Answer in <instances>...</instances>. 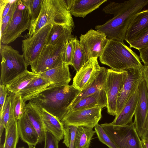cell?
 I'll return each instance as SVG.
<instances>
[{
	"mask_svg": "<svg viewBox=\"0 0 148 148\" xmlns=\"http://www.w3.org/2000/svg\"><path fill=\"white\" fill-rule=\"evenodd\" d=\"M15 0H0V20L5 17L9 12L12 4Z\"/></svg>",
	"mask_w": 148,
	"mask_h": 148,
	"instance_id": "cell-40",
	"label": "cell"
},
{
	"mask_svg": "<svg viewBox=\"0 0 148 148\" xmlns=\"http://www.w3.org/2000/svg\"><path fill=\"white\" fill-rule=\"evenodd\" d=\"M21 0L29 11L32 25L35 22L39 16L43 0Z\"/></svg>",
	"mask_w": 148,
	"mask_h": 148,
	"instance_id": "cell-32",
	"label": "cell"
},
{
	"mask_svg": "<svg viewBox=\"0 0 148 148\" xmlns=\"http://www.w3.org/2000/svg\"><path fill=\"white\" fill-rule=\"evenodd\" d=\"M139 98V88L134 93L124 108L111 123L116 125H126L132 122Z\"/></svg>",
	"mask_w": 148,
	"mask_h": 148,
	"instance_id": "cell-23",
	"label": "cell"
},
{
	"mask_svg": "<svg viewBox=\"0 0 148 148\" xmlns=\"http://www.w3.org/2000/svg\"><path fill=\"white\" fill-rule=\"evenodd\" d=\"M66 43L44 46L38 57L30 64L34 73L40 75L57 66L62 61Z\"/></svg>",
	"mask_w": 148,
	"mask_h": 148,
	"instance_id": "cell-8",
	"label": "cell"
},
{
	"mask_svg": "<svg viewBox=\"0 0 148 148\" xmlns=\"http://www.w3.org/2000/svg\"><path fill=\"white\" fill-rule=\"evenodd\" d=\"M40 75L53 83L55 87L69 85L71 80L69 65L63 61Z\"/></svg>",
	"mask_w": 148,
	"mask_h": 148,
	"instance_id": "cell-18",
	"label": "cell"
},
{
	"mask_svg": "<svg viewBox=\"0 0 148 148\" xmlns=\"http://www.w3.org/2000/svg\"><path fill=\"white\" fill-rule=\"evenodd\" d=\"M127 75V70L107 69L104 88L107 97V112L110 115H117L118 98Z\"/></svg>",
	"mask_w": 148,
	"mask_h": 148,
	"instance_id": "cell-7",
	"label": "cell"
},
{
	"mask_svg": "<svg viewBox=\"0 0 148 148\" xmlns=\"http://www.w3.org/2000/svg\"><path fill=\"white\" fill-rule=\"evenodd\" d=\"M81 91L72 85L54 86L43 91L31 100L61 121Z\"/></svg>",
	"mask_w": 148,
	"mask_h": 148,
	"instance_id": "cell-1",
	"label": "cell"
},
{
	"mask_svg": "<svg viewBox=\"0 0 148 148\" xmlns=\"http://www.w3.org/2000/svg\"><path fill=\"white\" fill-rule=\"evenodd\" d=\"M130 48L138 50L148 47V28L139 36L134 41L129 43Z\"/></svg>",
	"mask_w": 148,
	"mask_h": 148,
	"instance_id": "cell-37",
	"label": "cell"
},
{
	"mask_svg": "<svg viewBox=\"0 0 148 148\" xmlns=\"http://www.w3.org/2000/svg\"><path fill=\"white\" fill-rule=\"evenodd\" d=\"M108 39L99 57L102 64L118 70L143 68L139 57L124 42Z\"/></svg>",
	"mask_w": 148,
	"mask_h": 148,
	"instance_id": "cell-4",
	"label": "cell"
},
{
	"mask_svg": "<svg viewBox=\"0 0 148 148\" xmlns=\"http://www.w3.org/2000/svg\"><path fill=\"white\" fill-rule=\"evenodd\" d=\"M74 38L66 42L63 56L62 61L69 65H72L71 62L73 53Z\"/></svg>",
	"mask_w": 148,
	"mask_h": 148,
	"instance_id": "cell-38",
	"label": "cell"
},
{
	"mask_svg": "<svg viewBox=\"0 0 148 148\" xmlns=\"http://www.w3.org/2000/svg\"><path fill=\"white\" fill-rule=\"evenodd\" d=\"M143 69L144 79L148 91V64L143 65Z\"/></svg>",
	"mask_w": 148,
	"mask_h": 148,
	"instance_id": "cell-43",
	"label": "cell"
},
{
	"mask_svg": "<svg viewBox=\"0 0 148 148\" xmlns=\"http://www.w3.org/2000/svg\"><path fill=\"white\" fill-rule=\"evenodd\" d=\"M54 86L53 83L39 75L17 94L25 102L32 100L45 90Z\"/></svg>",
	"mask_w": 148,
	"mask_h": 148,
	"instance_id": "cell-16",
	"label": "cell"
},
{
	"mask_svg": "<svg viewBox=\"0 0 148 148\" xmlns=\"http://www.w3.org/2000/svg\"><path fill=\"white\" fill-rule=\"evenodd\" d=\"M148 28V9L134 16L126 31L125 40L128 44L135 40Z\"/></svg>",
	"mask_w": 148,
	"mask_h": 148,
	"instance_id": "cell-17",
	"label": "cell"
},
{
	"mask_svg": "<svg viewBox=\"0 0 148 148\" xmlns=\"http://www.w3.org/2000/svg\"><path fill=\"white\" fill-rule=\"evenodd\" d=\"M17 122V120L13 118L6 127L4 148H16L20 137Z\"/></svg>",
	"mask_w": 148,
	"mask_h": 148,
	"instance_id": "cell-28",
	"label": "cell"
},
{
	"mask_svg": "<svg viewBox=\"0 0 148 148\" xmlns=\"http://www.w3.org/2000/svg\"><path fill=\"white\" fill-rule=\"evenodd\" d=\"M141 140L143 148H148V141L144 139Z\"/></svg>",
	"mask_w": 148,
	"mask_h": 148,
	"instance_id": "cell-44",
	"label": "cell"
},
{
	"mask_svg": "<svg viewBox=\"0 0 148 148\" xmlns=\"http://www.w3.org/2000/svg\"><path fill=\"white\" fill-rule=\"evenodd\" d=\"M141 138L148 141V129L146 131L144 134Z\"/></svg>",
	"mask_w": 148,
	"mask_h": 148,
	"instance_id": "cell-45",
	"label": "cell"
},
{
	"mask_svg": "<svg viewBox=\"0 0 148 148\" xmlns=\"http://www.w3.org/2000/svg\"><path fill=\"white\" fill-rule=\"evenodd\" d=\"M44 148H59L58 141L55 136L48 131H46Z\"/></svg>",
	"mask_w": 148,
	"mask_h": 148,
	"instance_id": "cell-39",
	"label": "cell"
},
{
	"mask_svg": "<svg viewBox=\"0 0 148 148\" xmlns=\"http://www.w3.org/2000/svg\"><path fill=\"white\" fill-rule=\"evenodd\" d=\"M81 46L87 60L93 57H99L108 41L103 33L90 29L79 37Z\"/></svg>",
	"mask_w": 148,
	"mask_h": 148,
	"instance_id": "cell-12",
	"label": "cell"
},
{
	"mask_svg": "<svg viewBox=\"0 0 148 148\" xmlns=\"http://www.w3.org/2000/svg\"><path fill=\"white\" fill-rule=\"evenodd\" d=\"M8 94L5 86L0 84V113L2 112L4 104Z\"/></svg>",
	"mask_w": 148,
	"mask_h": 148,
	"instance_id": "cell-41",
	"label": "cell"
},
{
	"mask_svg": "<svg viewBox=\"0 0 148 148\" xmlns=\"http://www.w3.org/2000/svg\"><path fill=\"white\" fill-rule=\"evenodd\" d=\"M97 57L91 58L76 72L72 85L82 91L93 82L100 72L101 67L98 63Z\"/></svg>",
	"mask_w": 148,
	"mask_h": 148,
	"instance_id": "cell-14",
	"label": "cell"
},
{
	"mask_svg": "<svg viewBox=\"0 0 148 148\" xmlns=\"http://www.w3.org/2000/svg\"><path fill=\"white\" fill-rule=\"evenodd\" d=\"M25 148L24 147H19V148Z\"/></svg>",
	"mask_w": 148,
	"mask_h": 148,
	"instance_id": "cell-49",
	"label": "cell"
},
{
	"mask_svg": "<svg viewBox=\"0 0 148 148\" xmlns=\"http://www.w3.org/2000/svg\"><path fill=\"white\" fill-rule=\"evenodd\" d=\"M18 4V0H15L12 4L8 13L1 20V36L3 34L11 23Z\"/></svg>",
	"mask_w": 148,
	"mask_h": 148,
	"instance_id": "cell-36",
	"label": "cell"
},
{
	"mask_svg": "<svg viewBox=\"0 0 148 148\" xmlns=\"http://www.w3.org/2000/svg\"><path fill=\"white\" fill-rule=\"evenodd\" d=\"M73 50L71 64L76 72L88 61L81 46L79 40L76 37L73 40Z\"/></svg>",
	"mask_w": 148,
	"mask_h": 148,
	"instance_id": "cell-30",
	"label": "cell"
},
{
	"mask_svg": "<svg viewBox=\"0 0 148 148\" xmlns=\"http://www.w3.org/2000/svg\"><path fill=\"white\" fill-rule=\"evenodd\" d=\"M72 28L67 25H54L52 27L47 38L46 45L66 43L75 38L72 34Z\"/></svg>",
	"mask_w": 148,
	"mask_h": 148,
	"instance_id": "cell-22",
	"label": "cell"
},
{
	"mask_svg": "<svg viewBox=\"0 0 148 148\" xmlns=\"http://www.w3.org/2000/svg\"><path fill=\"white\" fill-rule=\"evenodd\" d=\"M31 26V21L28 9L26 8L24 10H20L17 7L11 23L1 36V43L7 45L12 42L21 36L22 33L26 30L29 31Z\"/></svg>",
	"mask_w": 148,
	"mask_h": 148,
	"instance_id": "cell-10",
	"label": "cell"
},
{
	"mask_svg": "<svg viewBox=\"0 0 148 148\" xmlns=\"http://www.w3.org/2000/svg\"><path fill=\"white\" fill-rule=\"evenodd\" d=\"M26 104L20 95L15 94L13 106V115L14 119L18 120L25 112Z\"/></svg>",
	"mask_w": 148,
	"mask_h": 148,
	"instance_id": "cell-34",
	"label": "cell"
},
{
	"mask_svg": "<svg viewBox=\"0 0 148 148\" xmlns=\"http://www.w3.org/2000/svg\"><path fill=\"white\" fill-rule=\"evenodd\" d=\"M15 94L9 93L4 104L2 112L0 113V120L3 122L5 129L10 120L14 118L13 106Z\"/></svg>",
	"mask_w": 148,
	"mask_h": 148,
	"instance_id": "cell-31",
	"label": "cell"
},
{
	"mask_svg": "<svg viewBox=\"0 0 148 148\" xmlns=\"http://www.w3.org/2000/svg\"><path fill=\"white\" fill-rule=\"evenodd\" d=\"M107 0H66L72 15L84 18L99 8Z\"/></svg>",
	"mask_w": 148,
	"mask_h": 148,
	"instance_id": "cell-19",
	"label": "cell"
},
{
	"mask_svg": "<svg viewBox=\"0 0 148 148\" xmlns=\"http://www.w3.org/2000/svg\"><path fill=\"white\" fill-rule=\"evenodd\" d=\"M0 53V84L5 86L19 74L27 70L28 66L23 55L10 46L1 44Z\"/></svg>",
	"mask_w": 148,
	"mask_h": 148,
	"instance_id": "cell-5",
	"label": "cell"
},
{
	"mask_svg": "<svg viewBox=\"0 0 148 148\" xmlns=\"http://www.w3.org/2000/svg\"><path fill=\"white\" fill-rule=\"evenodd\" d=\"M101 125L117 148H143L134 122L123 125L111 123Z\"/></svg>",
	"mask_w": 148,
	"mask_h": 148,
	"instance_id": "cell-6",
	"label": "cell"
},
{
	"mask_svg": "<svg viewBox=\"0 0 148 148\" xmlns=\"http://www.w3.org/2000/svg\"><path fill=\"white\" fill-rule=\"evenodd\" d=\"M49 25H67L74 28V23L66 0H43L39 16L31 25L27 38Z\"/></svg>",
	"mask_w": 148,
	"mask_h": 148,
	"instance_id": "cell-3",
	"label": "cell"
},
{
	"mask_svg": "<svg viewBox=\"0 0 148 148\" xmlns=\"http://www.w3.org/2000/svg\"><path fill=\"white\" fill-rule=\"evenodd\" d=\"M138 51L140 53V58L144 64H148V47Z\"/></svg>",
	"mask_w": 148,
	"mask_h": 148,
	"instance_id": "cell-42",
	"label": "cell"
},
{
	"mask_svg": "<svg viewBox=\"0 0 148 148\" xmlns=\"http://www.w3.org/2000/svg\"><path fill=\"white\" fill-rule=\"evenodd\" d=\"M38 75L27 70L9 82L5 86L9 93L17 94Z\"/></svg>",
	"mask_w": 148,
	"mask_h": 148,
	"instance_id": "cell-27",
	"label": "cell"
},
{
	"mask_svg": "<svg viewBox=\"0 0 148 148\" xmlns=\"http://www.w3.org/2000/svg\"><path fill=\"white\" fill-rule=\"evenodd\" d=\"M95 133L92 128L83 126L78 127L74 148H89L91 140Z\"/></svg>",
	"mask_w": 148,
	"mask_h": 148,
	"instance_id": "cell-29",
	"label": "cell"
},
{
	"mask_svg": "<svg viewBox=\"0 0 148 148\" xmlns=\"http://www.w3.org/2000/svg\"><path fill=\"white\" fill-rule=\"evenodd\" d=\"M107 69L101 67V71L93 82L86 88L81 91L73 101L68 109L73 106L80 100L104 88Z\"/></svg>",
	"mask_w": 148,
	"mask_h": 148,
	"instance_id": "cell-25",
	"label": "cell"
},
{
	"mask_svg": "<svg viewBox=\"0 0 148 148\" xmlns=\"http://www.w3.org/2000/svg\"><path fill=\"white\" fill-rule=\"evenodd\" d=\"M99 140L109 148H117L101 125L97 124L94 127Z\"/></svg>",
	"mask_w": 148,
	"mask_h": 148,
	"instance_id": "cell-35",
	"label": "cell"
},
{
	"mask_svg": "<svg viewBox=\"0 0 148 148\" xmlns=\"http://www.w3.org/2000/svg\"><path fill=\"white\" fill-rule=\"evenodd\" d=\"M0 148H4V145L1 144V143L0 144Z\"/></svg>",
	"mask_w": 148,
	"mask_h": 148,
	"instance_id": "cell-48",
	"label": "cell"
},
{
	"mask_svg": "<svg viewBox=\"0 0 148 148\" xmlns=\"http://www.w3.org/2000/svg\"><path fill=\"white\" fill-rule=\"evenodd\" d=\"M139 98L135 113L134 122L135 127L140 138L144 134L145 123L148 111V91L144 79L139 87Z\"/></svg>",
	"mask_w": 148,
	"mask_h": 148,
	"instance_id": "cell-15",
	"label": "cell"
},
{
	"mask_svg": "<svg viewBox=\"0 0 148 148\" xmlns=\"http://www.w3.org/2000/svg\"><path fill=\"white\" fill-rule=\"evenodd\" d=\"M102 108L97 106L69 111L61 122L64 125L83 126L93 128L101 118Z\"/></svg>",
	"mask_w": 148,
	"mask_h": 148,
	"instance_id": "cell-9",
	"label": "cell"
},
{
	"mask_svg": "<svg viewBox=\"0 0 148 148\" xmlns=\"http://www.w3.org/2000/svg\"><path fill=\"white\" fill-rule=\"evenodd\" d=\"M51 25H47L30 37L22 41V48L23 56L27 66L38 56L44 46Z\"/></svg>",
	"mask_w": 148,
	"mask_h": 148,
	"instance_id": "cell-11",
	"label": "cell"
},
{
	"mask_svg": "<svg viewBox=\"0 0 148 148\" xmlns=\"http://www.w3.org/2000/svg\"><path fill=\"white\" fill-rule=\"evenodd\" d=\"M64 132L63 143L68 148H74L75 138L78 127L64 125Z\"/></svg>",
	"mask_w": 148,
	"mask_h": 148,
	"instance_id": "cell-33",
	"label": "cell"
},
{
	"mask_svg": "<svg viewBox=\"0 0 148 148\" xmlns=\"http://www.w3.org/2000/svg\"><path fill=\"white\" fill-rule=\"evenodd\" d=\"M124 3L122 8L113 18L95 27L96 30L104 33L108 39L122 42L134 16L148 5V0H130Z\"/></svg>",
	"mask_w": 148,
	"mask_h": 148,
	"instance_id": "cell-2",
	"label": "cell"
},
{
	"mask_svg": "<svg viewBox=\"0 0 148 148\" xmlns=\"http://www.w3.org/2000/svg\"><path fill=\"white\" fill-rule=\"evenodd\" d=\"M145 131L148 129V111L145 123Z\"/></svg>",
	"mask_w": 148,
	"mask_h": 148,
	"instance_id": "cell-46",
	"label": "cell"
},
{
	"mask_svg": "<svg viewBox=\"0 0 148 148\" xmlns=\"http://www.w3.org/2000/svg\"><path fill=\"white\" fill-rule=\"evenodd\" d=\"M19 137L28 145L35 146L39 143L38 135L25 112L17 121Z\"/></svg>",
	"mask_w": 148,
	"mask_h": 148,
	"instance_id": "cell-21",
	"label": "cell"
},
{
	"mask_svg": "<svg viewBox=\"0 0 148 148\" xmlns=\"http://www.w3.org/2000/svg\"><path fill=\"white\" fill-rule=\"evenodd\" d=\"M41 112L46 131L51 133L59 142L63 139L64 125L58 119L42 108Z\"/></svg>",
	"mask_w": 148,
	"mask_h": 148,
	"instance_id": "cell-26",
	"label": "cell"
},
{
	"mask_svg": "<svg viewBox=\"0 0 148 148\" xmlns=\"http://www.w3.org/2000/svg\"><path fill=\"white\" fill-rule=\"evenodd\" d=\"M143 69L137 68L126 70L127 76L117 101V115L138 90L140 83L144 80Z\"/></svg>",
	"mask_w": 148,
	"mask_h": 148,
	"instance_id": "cell-13",
	"label": "cell"
},
{
	"mask_svg": "<svg viewBox=\"0 0 148 148\" xmlns=\"http://www.w3.org/2000/svg\"><path fill=\"white\" fill-rule=\"evenodd\" d=\"M28 148H36L33 145H28Z\"/></svg>",
	"mask_w": 148,
	"mask_h": 148,
	"instance_id": "cell-47",
	"label": "cell"
},
{
	"mask_svg": "<svg viewBox=\"0 0 148 148\" xmlns=\"http://www.w3.org/2000/svg\"><path fill=\"white\" fill-rule=\"evenodd\" d=\"M97 106L103 108L107 107V99L104 88L80 100L69 108L68 112Z\"/></svg>",
	"mask_w": 148,
	"mask_h": 148,
	"instance_id": "cell-24",
	"label": "cell"
},
{
	"mask_svg": "<svg viewBox=\"0 0 148 148\" xmlns=\"http://www.w3.org/2000/svg\"><path fill=\"white\" fill-rule=\"evenodd\" d=\"M25 112L36 130L39 138V143L44 141L46 130L42 118L41 108L32 100L26 104Z\"/></svg>",
	"mask_w": 148,
	"mask_h": 148,
	"instance_id": "cell-20",
	"label": "cell"
}]
</instances>
